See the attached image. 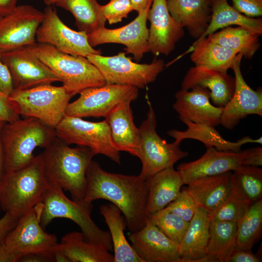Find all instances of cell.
Returning <instances> with one entry per match:
<instances>
[{
    "label": "cell",
    "instance_id": "6da1fadb",
    "mask_svg": "<svg viewBox=\"0 0 262 262\" xmlns=\"http://www.w3.org/2000/svg\"><path fill=\"white\" fill-rule=\"evenodd\" d=\"M86 180L85 201L87 203L92 204L93 201L98 199L110 201L121 211L131 233L145 226L148 219L147 180L139 175L107 172L93 160L87 168Z\"/></svg>",
    "mask_w": 262,
    "mask_h": 262
},
{
    "label": "cell",
    "instance_id": "7a4b0ae2",
    "mask_svg": "<svg viewBox=\"0 0 262 262\" xmlns=\"http://www.w3.org/2000/svg\"><path fill=\"white\" fill-rule=\"evenodd\" d=\"M45 175L50 184L69 192L72 199L92 210L85 201L86 173L95 154L88 147H71L56 137L41 153Z\"/></svg>",
    "mask_w": 262,
    "mask_h": 262
},
{
    "label": "cell",
    "instance_id": "3957f363",
    "mask_svg": "<svg viewBox=\"0 0 262 262\" xmlns=\"http://www.w3.org/2000/svg\"><path fill=\"white\" fill-rule=\"evenodd\" d=\"M50 185L40 153L25 166L4 172L0 180V207L19 217L43 201Z\"/></svg>",
    "mask_w": 262,
    "mask_h": 262
},
{
    "label": "cell",
    "instance_id": "277c9868",
    "mask_svg": "<svg viewBox=\"0 0 262 262\" xmlns=\"http://www.w3.org/2000/svg\"><path fill=\"white\" fill-rule=\"evenodd\" d=\"M56 137L55 128L33 117L4 123L0 131L4 172L27 165L34 158L36 147L46 148Z\"/></svg>",
    "mask_w": 262,
    "mask_h": 262
},
{
    "label": "cell",
    "instance_id": "5b68a950",
    "mask_svg": "<svg viewBox=\"0 0 262 262\" xmlns=\"http://www.w3.org/2000/svg\"><path fill=\"white\" fill-rule=\"evenodd\" d=\"M26 47L59 78L62 86L73 96L87 88L106 84L99 70L86 57L64 53L47 44L36 42Z\"/></svg>",
    "mask_w": 262,
    "mask_h": 262
},
{
    "label": "cell",
    "instance_id": "8992f818",
    "mask_svg": "<svg viewBox=\"0 0 262 262\" xmlns=\"http://www.w3.org/2000/svg\"><path fill=\"white\" fill-rule=\"evenodd\" d=\"M36 208L43 228L55 218H67L80 227L86 239L101 245L108 251L112 249L110 232L95 224L91 217L92 210L68 198L57 185H50L43 201Z\"/></svg>",
    "mask_w": 262,
    "mask_h": 262
},
{
    "label": "cell",
    "instance_id": "52a82bcc",
    "mask_svg": "<svg viewBox=\"0 0 262 262\" xmlns=\"http://www.w3.org/2000/svg\"><path fill=\"white\" fill-rule=\"evenodd\" d=\"M73 96L63 86L48 84L22 90L14 89L8 98L19 115L38 119L55 128L65 115Z\"/></svg>",
    "mask_w": 262,
    "mask_h": 262
},
{
    "label": "cell",
    "instance_id": "ba28073f",
    "mask_svg": "<svg viewBox=\"0 0 262 262\" xmlns=\"http://www.w3.org/2000/svg\"><path fill=\"white\" fill-rule=\"evenodd\" d=\"M155 113L149 103L146 119L139 128L140 146L139 158L142 169L139 175L145 180L165 168L172 167L178 161L187 157L188 153L180 148L181 142L168 143L156 131Z\"/></svg>",
    "mask_w": 262,
    "mask_h": 262
},
{
    "label": "cell",
    "instance_id": "9c48e42d",
    "mask_svg": "<svg viewBox=\"0 0 262 262\" xmlns=\"http://www.w3.org/2000/svg\"><path fill=\"white\" fill-rule=\"evenodd\" d=\"M126 54L120 52L112 56L91 54L86 58L98 68L106 83L130 85L138 89L154 82L165 66L161 59H154L150 64L133 62Z\"/></svg>",
    "mask_w": 262,
    "mask_h": 262
},
{
    "label": "cell",
    "instance_id": "30bf717a",
    "mask_svg": "<svg viewBox=\"0 0 262 262\" xmlns=\"http://www.w3.org/2000/svg\"><path fill=\"white\" fill-rule=\"evenodd\" d=\"M55 130L57 137L66 144L88 147L95 155L102 154L121 164L120 152L113 143L110 127L105 119L91 122L65 115Z\"/></svg>",
    "mask_w": 262,
    "mask_h": 262
},
{
    "label": "cell",
    "instance_id": "8fae6325",
    "mask_svg": "<svg viewBox=\"0 0 262 262\" xmlns=\"http://www.w3.org/2000/svg\"><path fill=\"white\" fill-rule=\"evenodd\" d=\"M138 88L130 85L108 84L84 89L79 97L69 103L65 115L82 117H105L118 104L126 100L134 101Z\"/></svg>",
    "mask_w": 262,
    "mask_h": 262
},
{
    "label": "cell",
    "instance_id": "7c38bea8",
    "mask_svg": "<svg viewBox=\"0 0 262 262\" xmlns=\"http://www.w3.org/2000/svg\"><path fill=\"white\" fill-rule=\"evenodd\" d=\"M4 243L10 251L20 257L33 253L54 256L59 245L57 236L46 232L41 226L35 207L19 217Z\"/></svg>",
    "mask_w": 262,
    "mask_h": 262
},
{
    "label": "cell",
    "instance_id": "4fadbf2b",
    "mask_svg": "<svg viewBox=\"0 0 262 262\" xmlns=\"http://www.w3.org/2000/svg\"><path fill=\"white\" fill-rule=\"evenodd\" d=\"M44 18L37 29V43L52 45L64 53L86 57L91 54H101L100 50L91 47L87 34L67 27L60 19L51 5L44 9Z\"/></svg>",
    "mask_w": 262,
    "mask_h": 262
},
{
    "label": "cell",
    "instance_id": "5bb4252c",
    "mask_svg": "<svg viewBox=\"0 0 262 262\" xmlns=\"http://www.w3.org/2000/svg\"><path fill=\"white\" fill-rule=\"evenodd\" d=\"M43 12L27 4L17 5L9 14L0 18V53L33 45Z\"/></svg>",
    "mask_w": 262,
    "mask_h": 262
},
{
    "label": "cell",
    "instance_id": "9a60e30c",
    "mask_svg": "<svg viewBox=\"0 0 262 262\" xmlns=\"http://www.w3.org/2000/svg\"><path fill=\"white\" fill-rule=\"evenodd\" d=\"M149 8L138 13L137 17L124 26L116 29L103 27L87 35L90 45L94 47L106 43H118L125 46V53L132 54L138 62L144 54L150 52L149 30L147 26Z\"/></svg>",
    "mask_w": 262,
    "mask_h": 262
},
{
    "label": "cell",
    "instance_id": "2e32d148",
    "mask_svg": "<svg viewBox=\"0 0 262 262\" xmlns=\"http://www.w3.org/2000/svg\"><path fill=\"white\" fill-rule=\"evenodd\" d=\"M1 57L11 72L14 89H26L60 82L26 46L1 53Z\"/></svg>",
    "mask_w": 262,
    "mask_h": 262
},
{
    "label": "cell",
    "instance_id": "e0dca14e",
    "mask_svg": "<svg viewBox=\"0 0 262 262\" xmlns=\"http://www.w3.org/2000/svg\"><path fill=\"white\" fill-rule=\"evenodd\" d=\"M243 57V54L238 53L233 62L231 69L235 75V90L231 98L223 107L220 118V124L231 130L248 115L262 116V89L253 90L244 80L241 70Z\"/></svg>",
    "mask_w": 262,
    "mask_h": 262
},
{
    "label": "cell",
    "instance_id": "ac0fdd59",
    "mask_svg": "<svg viewBox=\"0 0 262 262\" xmlns=\"http://www.w3.org/2000/svg\"><path fill=\"white\" fill-rule=\"evenodd\" d=\"M147 14L150 23L148 44L150 52L155 56H167L175 49L176 43L184 35V28L170 15L166 0H153Z\"/></svg>",
    "mask_w": 262,
    "mask_h": 262
},
{
    "label": "cell",
    "instance_id": "d6986e66",
    "mask_svg": "<svg viewBox=\"0 0 262 262\" xmlns=\"http://www.w3.org/2000/svg\"><path fill=\"white\" fill-rule=\"evenodd\" d=\"M131 246L143 262H181L179 245L147 219L140 230L131 233Z\"/></svg>",
    "mask_w": 262,
    "mask_h": 262
},
{
    "label": "cell",
    "instance_id": "ffe728a7",
    "mask_svg": "<svg viewBox=\"0 0 262 262\" xmlns=\"http://www.w3.org/2000/svg\"><path fill=\"white\" fill-rule=\"evenodd\" d=\"M191 91L181 89L175 94L173 109L182 121H190L215 127L220 124L223 107L215 106L210 101V92L197 86Z\"/></svg>",
    "mask_w": 262,
    "mask_h": 262
},
{
    "label": "cell",
    "instance_id": "44dd1931",
    "mask_svg": "<svg viewBox=\"0 0 262 262\" xmlns=\"http://www.w3.org/2000/svg\"><path fill=\"white\" fill-rule=\"evenodd\" d=\"M247 149L238 152L217 150L213 147L207 148L206 152L193 162L180 164L177 167L184 184L204 177L214 176L234 171L242 165Z\"/></svg>",
    "mask_w": 262,
    "mask_h": 262
},
{
    "label": "cell",
    "instance_id": "7402d4cb",
    "mask_svg": "<svg viewBox=\"0 0 262 262\" xmlns=\"http://www.w3.org/2000/svg\"><path fill=\"white\" fill-rule=\"evenodd\" d=\"M181 86L186 90L197 86L208 89L213 105L223 107L233 96L235 79L227 72L195 66L187 71Z\"/></svg>",
    "mask_w": 262,
    "mask_h": 262
},
{
    "label": "cell",
    "instance_id": "603a6c76",
    "mask_svg": "<svg viewBox=\"0 0 262 262\" xmlns=\"http://www.w3.org/2000/svg\"><path fill=\"white\" fill-rule=\"evenodd\" d=\"M128 100L115 106L105 117L110 127L113 143L118 151H125L139 158L140 133L133 121L131 103Z\"/></svg>",
    "mask_w": 262,
    "mask_h": 262
},
{
    "label": "cell",
    "instance_id": "cb8c5ba5",
    "mask_svg": "<svg viewBox=\"0 0 262 262\" xmlns=\"http://www.w3.org/2000/svg\"><path fill=\"white\" fill-rule=\"evenodd\" d=\"M213 0H166L168 11L173 19L190 35L199 38L211 21Z\"/></svg>",
    "mask_w": 262,
    "mask_h": 262
},
{
    "label": "cell",
    "instance_id": "d4e9b609",
    "mask_svg": "<svg viewBox=\"0 0 262 262\" xmlns=\"http://www.w3.org/2000/svg\"><path fill=\"white\" fill-rule=\"evenodd\" d=\"M147 181V216L164 209L174 200L184 184L180 172L175 170L173 166L157 172L149 177Z\"/></svg>",
    "mask_w": 262,
    "mask_h": 262
},
{
    "label": "cell",
    "instance_id": "484cf974",
    "mask_svg": "<svg viewBox=\"0 0 262 262\" xmlns=\"http://www.w3.org/2000/svg\"><path fill=\"white\" fill-rule=\"evenodd\" d=\"M231 171L196 179L187 187L198 207L209 213L219 207L231 192Z\"/></svg>",
    "mask_w": 262,
    "mask_h": 262
},
{
    "label": "cell",
    "instance_id": "4316f807",
    "mask_svg": "<svg viewBox=\"0 0 262 262\" xmlns=\"http://www.w3.org/2000/svg\"><path fill=\"white\" fill-rule=\"evenodd\" d=\"M210 225L209 212L198 207L179 245L181 262H200L207 255Z\"/></svg>",
    "mask_w": 262,
    "mask_h": 262
},
{
    "label": "cell",
    "instance_id": "83f0119b",
    "mask_svg": "<svg viewBox=\"0 0 262 262\" xmlns=\"http://www.w3.org/2000/svg\"><path fill=\"white\" fill-rule=\"evenodd\" d=\"M187 126L184 131L176 129L168 131L167 134L179 142L185 139H191L203 143L206 148L215 147L219 151L227 152H238L241 150L242 145L247 143H258L262 144V137L256 139L246 136L236 142L226 140L222 137L214 127L202 124L196 123L190 121L183 122Z\"/></svg>",
    "mask_w": 262,
    "mask_h": 262
},
{
    "label": "cell",
    "instance_id": "f1b7e54d",
    "mask_svg": "<svg viewBox=\"0 0 262 262\" xmlns=\"http://www.w3.org/2000/svg\"><path fill=\"white\" fill-rule=\"evenodd\" d=\"M99 211L109 229L114 251V262H143L125 236L127 225L120 210L110 203L101 205Z\"/></svg>",
    "mask_w": 262,
    "mask_h": 262
},
{
    "label": "cell",
    "instance_id": "f546056e",
    "mask_svg": "<svg viewBox=\"0 0 262 262\" xmlns=\"http://www.w3.org/2000/svg\"><path fill=\"white\" fill-rule=\"evenodd\" d=\"M59 247L68 262H114V257L101 245L86 239L82 232L63 236Z\"/></svg>",
    "mask_w": 262,
    "mask_h": 262
},
{
    "label": "cell",
    "instance_id": "4dcf8cb0",
    "mask_svg": "<svg viewBox=\"0 0 262 262\" xmlns=\"http://www.w3.org/2000/svg\"><path fill=\"white\" fill-rule=\"evenodd\" d=\"M231 25L242 27L259 36L262 34V17H252L242 14L230 6L227 0H213L209 26L196 40L207 37L219 29Z\"/></svg>",
    "mask_w": 262,
    "mask_h": 262
},
{
    "label": "cell",
    "instance_id": "1f68e13d",
    "mask_svg": "<svg viewBox=\"0 0 262 262\" xmlns=\"http://www.w3.org/2000/svg\"><path fill=\"white\" fill-rule=\"evenodd\" d=\"M189 52H191L190 58L195 66L224 72L231 68L238 53L215 43L207 37L196 41L184 54Z\"/></svg>",
    "mask_w": 262,
    "mask_h": 262
},
{
    "label": "cell",
    "instance_id": "d6a6232c",
    "mask_svg": "<svg viewBox=\"0 0 262 262\" xmlns=\"http://www.w3.org/2000/svg\"><path fill=\"white\" fill-rule=\"evenodd\" d=\"M55 5L73 15L79 31L88 35L105 27L106 20L97 0H60Z\"/></svg>",
    "mask_w": 262,
    "mask_h": 262
},
{
    "label": "cell",
    "instance_id": "836d02e7",
    "mask_svg": "<svg viewBox=\"0 0 262 262\" xmlns=\"http://www.w3.org/2000/svg\"><path fill=\"white\" fill-rule=\"evenodd\" d=\"M237 223L229 221H211L207 254L216 262H229L236 248Z\"/></svg>",
    "mask_w": 262,
    "mask_h": 262
},
{
    "label": "cell",
    "instance_id": "e575fe53",
    "mask_svg": "<svg viewBox=\"0 0 262 262\" xmlns=\"http://www.w3.org/2000/svg\"><path fill=\"white\" fill-rule=\"evenodd\" d=\"M259 36L242 27L229 26L207 37L216 44L242 53L246 59H251L261 47Z\"/></svg>",
    "mask_w": 262,
    "mask_h": 262
},
{
    "label": "cell",
    "instance_id": "d590c367",
    "mask_svg": "<svg viewBox=\"0 0 262 262\" xmlns=\"http://www.w3.org/2000/svg\"><path fill=\"white\" fill-rule=\"evenodd\" d=\"M262 229V198L251 204L237 222L236 248L252 250L260 238Z\"/></svg>",
    "mask_w": 262,
    "mask_h": 262
},
{
    "label": "cell",
    "instance_id": "8d00e7d4",
    "mask_svg": "<svg viewBox=\"0 0 262 262\" xmlns=\"http://www.w3.org/2000/svg\"><path fill=\"white\" fill-rule=\"evenodd\" d=\"M231 185L250 204L262 199V169L259 166L241 165L232 172Z\"/></svg>",
    "mask_w": 262,
    "mask_h": 262
},
{
    "label": "cell",
    "instance_id": "74e56055",
    "mask_svg": "<svg viewBox=\"0 0 262 262\" xmlns=\"http://www.w3.org/2000/svg\"><path fill=\"white\" fill-rule=\"evenodd\" d=\"M148 220L166 236L178 245L190 224V222L184 221L178 215L164 209L148 215Z\"/></svg>",
    "mask_w": 262,
    "mask_h": 262
},
{
    "label": "cell",
    "instance_id": "f35d334b",
    "mask_svg": "<svg viewBox=\"0 0 262 262\" xmlns=\"http://www.w3.org/2000/svg\"><path fill=\"white\" fill-rule=\"evenodd\" d=\"M250 205L231 185V192L229 197L215 210L209 213L211 221L237 223Z\"/></svg>",
    "mask_w": 262,
    "mask_h": 262
},
{
    "label": "cell",
    "instance_id": "ab89813d",
    "mask_svg": "<svg viewBox=\"0 0 262 262\" xmlns=\"http://www.w3.org/2000/svg\"><path fill=\"white\" fill-rule=\"evenodd\" d=\"M198 207L197 204L189 193L187 187H183L178 197L164 209L189 222Z\"/></svg>",
    "mask_w": 262,
    "mask_h": 262
},
{
    "label": "cell",
    "instance_id": "60d3db41",
    "mask_svg": "<svg viewBox=\"0 0 262 262\" xmlns=\"http://www.w3.org/2000/svg\"><path fill=\"white\" fill-rule=\"evenodd\" d=\"M101 9L110 24L121 22L133 11L130 0H110L107 4L101 5Z\"/></svg>",
    "mask_w": 262,
    "mask_h": 262
},
{
    "label": "cell",
    "instance_id": "b9f144b4",
    "mask_svg": "<svg viewBox=\"0 0 262 262\" xmlns=\"http://www.w3.org/2000/svg\"><path fill=\"white\" fill-rule=\"evenodd\" d=\"M232 7L242 14L252 17L262 15V0H232Z\"/></svg>",
    "mask_w": 262,
    "mask_h": 262
},
{
    "label": "cell",
    "instance_id": "7bdbcfd3",
    "mask_svg": "<svg viewBox=\"0 0 262 262\" xmlns=\"http://www.w3.org/2000/svg\"><path fill=\"white\" fill-rule=\"evenodd\" d=\"M19 118L10 103L8 96L0 91V122L9 123Z\"/></svg>",
    "mask_w": 262,
    "mask_h": 262
},
{
    "label": "cell",
    "instance_id": "ee69618b",
    "mask_svg": "<svg viewBox=\"0 0 262 262\" xmlns=\"http://www.w3.org/2000/svg\"><path fill=\"white\" fill-rule=\"evenodd\" d=\"M14 89L13 78L7 66L2 61L0 53V91L9 96Z\"/></svg>",
    "mask_w": 262,
    "mask_h": 262
},
{
    "label": "cell",
    "instance_id": "f6af8a7d",
    "mask_svg": "<svg viewBox=\"0 0 262 262\" xmlns=\"http://www.w3.org/2000/svg\"><path fill=\"white\" fill-rule=\"evenodd\" d=\"M18 218L7 213L0 218V244L4 242L8 234L17 224Z\"/></svg>",
    "mask_w": 262,
    "mask_h": 262
},
{
    "label": "cell",
    "instance_id": "bcb514c9",
    "mask_svg": "<svg viewBox=\"0 0 262 262\" xmlns=\"http://www.w3.org/2000/svg\"><path fill=\"white\" fill-rule=\"evenodd\" d=\"M261 259L252 252L251 250L235 249L232 252L229 262H260Z\"/></svg>",
    "mask_w": 262,
    "mask_h": 262
},
{
    "label": "cell",
    "instance_id": "7dc6e473",
    "mask_svg": "<svg viewBox=\"0 0 262 262\" xmlns=\"http://www.w3.org/2000/svg\"><path fill=\"white\" fill-rule=\"evenodd\" d=\"M242 165L260 166L262 165V148L259 147L247 149Z\"/></svg>",
    "mask_w": 262,
    "mask_h": 262
},
{
    "label": "cell",
    "instance_id": "c3c4849f",
    "mask_svg": "<svg viewBox=\"0 0 262 262\" xmlns=\"http://www.w3.org/2000/svg\"><path fill=\"white\" fill-rule=\"evenodd\" d=\"M18 262H54V256L42 254H28L20 257Z\"/></svg>",
    "mask_w": 262,
    "mask_h": 262
},
{
    "label": "cell",
    "instance_id": "681fc988",
    "mask_svg": "<svg viewBox=\"0 0 262 262\" xmlns=\"http://www.w3.org/2000/svg\"><path fill=\"white\" fill-rule=\"evenodd\" d=\"M20 256L10 251L4 242L0 244V262H18Z\"/></svg>",
    "mask_w": 262,
    "mask_h": 262
},
{
    "label": "cell",
    "instance_id": "f907efd6",
    "mask_svg": "<svg viewBox=\"0 0 262 262\" xmlns=\"http://www.w3.org/2000/svg\"><path fill=\"white\" fill-rule=\"evenodd\" d=\"M17 0H0V17H3L13 12L17 6Z\"/></svg>",
    "mask_w": 262,
    "mask_h": 262
},
{
    "label": "cell",
    "instance_id": "816d5d0a",
    "mask_svg": "<svg viewBox=\"0 0 262 262\" xmlns=\"http://www.w3.org/2000/svg\"><path fill=\"white\" fill-rule=\"evenodd\" d=\"M133 10L138 13L145 9L150 7L153 0H130Z\"/></svg>",
    "mask_w": 262,
    "mask_h": 262
},
{
    "label": "cell",
    "instance_id": "f5cc1de1",
    "mask_svg": "<svg viewBox=\"0 0 262 262\" xmlns=\"http://www.w3.org/2000/svg\"><path fill=\"white\" fill-rule=\"evenodd\" d=\"M4 123L0 122V180L3 176V174L4 172V155L2 146L1 142L0 139V131L1 128Z\"/></svg>",
    "mask_w": 262,
    "mask_h": 262
},
{
    "label": "cell",
    "instance_id": "db71d44e",
    "mask_svg": "<svg viewBox=\"0 0 262 262\" xmlns=\"http://www.w3.org/2000/svg\"><path fill=\"white\" fill-rule=\"evenodd\" d=\"M60 0H44V3L47 6L55 5Z\"/></svg>",
    "mask_w": 262,
    "mask_h": 262
},
{
    "label": "cell",
    "instance_id": "11a10c76",
    "mask_svg": "<svg viewBox=\"0 0 262 262\" xmlns=\"http://www.w3.org/2000/svg\"><path fill=\"white\" fill-rule=\"evenodd\" d=\"M0 18H1V17H0Z\"/></svg>",
    "mask_w": 262,
    "mask_h": 262
}]
</instances>
